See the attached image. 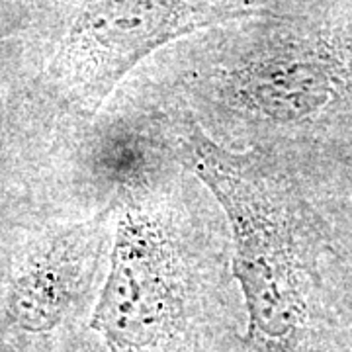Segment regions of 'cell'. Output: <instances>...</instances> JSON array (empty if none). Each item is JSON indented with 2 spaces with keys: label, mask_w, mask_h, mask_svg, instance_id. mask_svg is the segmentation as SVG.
<instances>
[{
  "label": "cell",
  "mask_w": 352,
  "mask_h": 352,
  "mask_svg": "<svg viewBox=\"0 0 352 352\" xmlns=\"http://www.w3.org/2000/svg\"><path fill=\"white\" fill-rule=\"evenodd\" d=\"M188 166L221 204L233 235V272L249 309V331L264 342L289 339L303 321L296 247L276 198L249 163L200 129L184 143Z\"/></svg>",
  "instance_id": "obj_1"
},
{
  "label": "cell",
  "mask_w": 352,
  "mask_h": 352,
  "mask_svg": "<svg viewBox=\"0 0 352 352\" xmlns=\"http://www.w3.org/2000/svg\"><path fill=\"white\" fill-rule=\"evenodd\" d=\"M266 10V0H85L65 67L94 112L147 55L170 41Z\"/></svg>",
  "instance_id": "obj_2"
},
{
  "label": "cell",
  "mask_w": 352,
  "mask_h": 352,
  "mask_svg": "<svg viewBox=\"0 0 352 352\" xmlns=\"http://www.w3.org/2000/svg\"><path fill=\"white\" fill-rule=\"evenodd\" d=\"M180 309L182 282L173 239L153 212L129 206L118 221L92 327L113 352H153L170 337Z\"/></svg>",
  "instance_id": "obj_3"
},
{
  "label": "cell",
  "mask_w": 352,
  "mask_h": 352,
  "mask_svg": "<svg viewBox=\"0 0 352 352\" xmlns=\"http://www.w3.org/2000/svg\"><path fill=\"white\" fill-rule=\"evenodd\" d=\"M78 268L67 254L51 252L20 278L14 292V314L28 329H50L63 314L76 286Z\"/></svg>",
  "instance_id": "obj_5"
},
{
  "label": "cell",
  "mask_w": 352,
  "mask_h": 352,
  "mask_svg": "<svg viewBox=\"0 0 352 352\" xmlns=\"http://www.w3.org/2000/svg\"><path fill=\"white\" fill-rule=\"evenodd\" d=\"M352 78L344 65L314 47L261 53L227 73L229 106L274 122H296L325 108Z\"/></svg>",
  "instance_id": "obj_4"
}]
</instances>
